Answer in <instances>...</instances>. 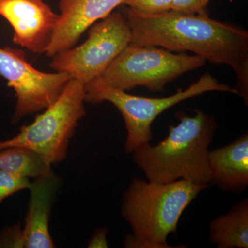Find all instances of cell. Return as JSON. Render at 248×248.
I'll list each match as a JSON object with an SVG mask.
<instances>
[{
	"label": "cell",
	"mask_w": 248,
	"mask_h": 248,
	"mask_svg": "<svg viewBox=\"0 0 248 248\" xmlns=\"http://www.w3.org/2000/svg\"><path fill=\"white\" fill-rule=\"evenodd\" d=\"M0 16L14 29V43L39 55L46 52L60 17L42 0H0Z\"/></svg>",
	"instance_id": "obj_9"
},
{
	"label": "cell",
	"mask_w": 248,
	"mask_h": 248,
	"mask_svg": "<svg viewBox=\"0 0 248 248\" xmlns=\"http://www.w3.org/2000/svg\"><path fill=\"white\" fill-rule=\"evenodd\" d=\"M86 86L71 79L61 95L36 117L34 122L20 128L14 138L0 142V150L22 147L42 155L50 164L66 158L70 140L79 122L86 115Z\"/></svg>",
	"instance_id": "obj_6"
},
{
	"label": "cell",
	"mask_w": 248,
	"mask_h": 248,
	"mask_svg": "<svg viewBox=\"0 0 248 248\" xmlns=\"http://www.w3.org/2000/svg\"><path fill=\"white\" fill-rule=\"evenodd\" d=\"M211 182L225 192L240 193L248 186V132L226 146L208 152Z\"/></svg>",
	"instance_id": "obj_12"
},
{
	"label": "cell",
	"mask_w": 248,
	"mask_h": 248,
	"mask_svg": "<svg viewBox=\"0 0 248 248\" xmlns=\"http://www.w3.org/2000/svg\"><path fill=\"white\" fill-rule=\"evenodd\" d=\"M210 91L234 94L232 88L219 82L210 73H205L187 89H179L175 94L163 98L132 95L125 91L91 81L86 86V102L91 104L108 102L117 108L126 128L124 151L132 153L139 146L150 143L153 137L152 124L158 116L179 103Z\"/></svg>",
	"instance_id": "obj_4"
},
{
	"label": "cell",
	"mask_w": 248,
	"mask_h": 248,
	"mask_svg": "<svg viewBox=\"0 0 248 248\" xmlns=\"http://www.w3.org/2000/svg\"><path fill=\"white\" fill-rule=\"evenodd\" d=\"M0 170L28 179H35L53 172L52 165L42 155L22 147L0 150Z\"/></svg>",
	"instance_id": "obj_14"
},
{
	"label": "cell",
	"mask_w": 248,
	"mask_h": 248,
	"mask_svg": "<svg viewBox=\"0 0 248 248\" xmlns=\"http://www.w3.org/2000/svg\"><path fill=\"white\" fill-rule=\"evenodd\" d=\"M108 230L106 228H97L94 231L89 242L90 248H106L108 247L107 241Z\"/></svg>",
	"instance_id": "obj_18"
},
{
	"label": "cell",
	"mask_w": 248,
	"mask_h": 248,
	"mask_svg": "<svg viewBox=\"0 0 248 248\" xmlns=\"http://www.w3.org/2000/svg\"><path fill=\"white\" fill-rule=\"evenodd\" d=\"M89 29L84 43L57 53L50 64L85 86L99 78L131 41V31L120 10Z\"/></svg>",
	"instance_id": "obj_7"
},
{
	"label": "cell",
	"mask_w": 248,
	"mask_h": 248,
	"mask_svg": "<svg viewBox=\"0 0 248 248\" xmlns=\"http://www.w3.org/2000/svg\"><path fill=\"white\" fill-rule=\"evenodd\" d=\"M0 76L17 97L13 123L50 107L71 79L63 72L39 71L28 62L24 50L10 46L0 48Z\"/></svg>",
	"instance_id": "obj_8"
},
{
	"label": "cell",
	"mask_w": 248,
	"mask_h": 248,
	"mask_svg": "<svg viewBox=\"0 0 248 248\" xmlns=\"http://www.w3.org/2000/svg\"><path fill=\"white\" fill-rule=\"evenodd\" d=\"M31 186V182L28 178L19 177L0 170V204L16 192L29 190Z\"/></svg>",
	"instance_id": "obj_16"
},
{
	"label": "cell",
	"mask_w": 248,
	"mask_h": 248,
	"mask_svg": "<svg viewBox=\"0 0 248 248\" xmlns=\"http://www.w3.org/2000/svg\"><path fill=\"white\" fill-rule=\"evenodd\" d=\"M172 3L173 0H124L122 5L133 14L151 16L172 11Z\"/></svg>",
	"instance_id": "obj_15"
},
{
	"label": "cell",
	"mask_w": 248,
	"mask_h": 248,
	"mask_svg": "<svg viewBox=\"0 0 248 248\" xmlns=\"http://www.w3.org/2000/svg\"><path fill=\"white\" fill-rule=\"evenodd\" d=\"M210 241L218 248H248V200L235 204L228 213L209 224Z\"/></svg>",
	"instance_id": "obj_13"
},
{
	"label": "cell",
	"mask_w": 248,
	"mask_h": 248,
	"mask_svg": "<svg viewBox=\"0 0 248 248\" xmlns=\"http://www.w3.org/2000/svg\"><path fill=\"white\" fill-rule=\"evenodd\" d=\"M59 184L60 179L53 172L31 182L29 210L21 229L20 248L55 247L49 230V218Z\"/></svg>",
	"instance_id": "obj_11"
},
{
	"label": "cell",
	"mask_w": 248,
	"mask_h": 248,
	"mask_svg": "<svg viewBox=\"0 0 248 248\" xmlns=\"http://www.w3.org/2000/svg\"><path fill=\"white\" fill-rule=\"evenodd\" d=\"M208 186L184 180L160 184L134 178L124 192L121 208L133 231L124 240L125 248H176L168 244V236L175 233L184 210Z\"/></svg>",
	"instance_id": "obj_3"
},
{
	"label": "cell",
	"mask_w": 248,
	"mask_h": 248,
	"mask_svg": "<svg viewBox=\"0 0 248 248\" xmlns=\"http://www.w3.org/2000/svg\"><path fill=\"white\" fill-rule=\"evenodd\" d=\"M210 0H173L172 11L185 14H208Z\"/></svg>",
	"instance_id": "obj_17"
},
{
	"label": "cell",
	"mask_w": 248,
	"mask_h": 248,
	"mask_svg": "<svg viewBox=\"0 0 248 248\" xmlns=\"http://www.w3.org/2000/svg\"><path fill=\"white\" fill-rule=\"evenodd\" d=\"M60 14L53 38L45 54L53 58L76 46L93 24L110 15L124 0H58Z\"/></svg>",
	"instance_id": "obj_10"
},
{
	"label": "cell",
	"mask_w": 248,
	"mask_h": 248,
	"mask_svg": "<svg viewBox=\"0 0 248 248\" xmlns=\"http://www.w3.org/2000/svg\"><path fill=\"white\" fill-rule=\"evenodd\" d=\"M120 11L131 31L130 44L162 47L171 52L188 51L215 64L231 66L236 75L235 94L248 104V32L215 20L208 14H185L170 11L156 16Z\"/></svg>",
	"instance_id": "obj_1"
},
{
	"label": "cell",
	"mask_w": 248,
	"mask_h": 248,
	"mask_svg": "<svg viewBox=\"0 0 248 248\" xmlns=\"http://www.w3.org/2000/svg\"><path fill=\"white\" fill-rule=\"evenodd\" d=\"M195 115L179 111L177 125H170L169 134L156 146L145 143L134 150V161L149 182L167 184L184 180L193 184L211 183L209 146L218 124L200 110Z\"/></svg>",
	"instance_id": "obj_2"
},
{
	"label": "cell",
	"mask_w": 248,
	"mask_h": 248,
	"mask_svg": "<svg viewBox=\"0 0 248 248\" xmlns=\"http://www.w3.org/2000/svg\"><path fill=\"white\" fill-rule=\"evenodd\" d=\"M206 62L198 55L129 44L93 81L125 92L137 86L160 92L166 84L187 72L205 66Z\"/></svg>",
	"instance_id": "obj_5"
}]
</instances>
